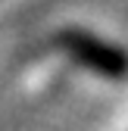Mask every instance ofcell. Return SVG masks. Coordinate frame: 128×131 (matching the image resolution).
I'll use <instances>...</instances> for the list:
<instances>
[{
    "instance_id": "6da1fadb",
    "label": "cell",
    "mask_w": 128,
    "mask_h": 131,
    "mask_svg": "<svg viewBox=\"0 0 128 131\" xmlns=\"http://www.w3.org/2000/svg\"><path fill=\"white\" fill-rule=\"evenodd\" d=\"M56 44L78 66H84L94 75H103V78H125L128 75V53L122 47H116V44H109V41H103L97 35H91V31H84V28L59 31Z\"/></svg>"
}]
</instances>
